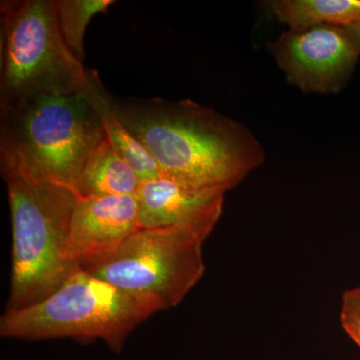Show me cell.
Wrapping results in <instances>:
<instances>
[{
    "label": "cell",
    "instance_id": "obj_11",
    "mask_svg": "<svg viewBox=\"0 0 360 360\" xmlns=\"http://www.w3.org/2000/svg\"><path fill=\"white\" fill-rule=\"evenodd\" d=\"M141 184L134 168L105 137L87 160L77 193L80 198L136 196Z\"/></svg>",
    "mask_w": 360,
    "mask_h": 360
},
{
    "label": "cell",
    "instance_id": "obj_3",
    "mask_svg": "<svg viewBox=\"0 0 360 360\" xmlns=\"http://www.w3.org/2000/svg\"><path fill=\"white\" fill-rule=\"evenodd\" d=\"M7 184L13 260L4 311L30 307L61 288L77 269L68 257L78 194L70 187L13 175Z\"/></svg>",
    "mask_w": 360,
    "mask_h": 360
},
{
    "label": "cell",
    "instance_id": "obj_16",
    "mask_svg": "<svg viewBox=\"0 0 360 360\" xmlns=\"http://www.w3.org/2000/svg\"><path fill=\"white\" fill-rule=\"evenodd\" d=\"M345 333H347V335L354 340L355 345L359 347L360 349V331L356 330V329H345Z\"/></svg>",
    "mask_w": 360,
    "mask_h": 360
},
{
    "label": "cell",
    "instance_id": "obj_7",
    "mask_svg": "<svg viewBox=\"0 0 360 360\" xmlns=\"http://www.w3.org/2000/svg\"><path fill=\"white\" fill-rule=\"evenodd\" d=\"M269 49L288 82L305 94L340 91L360 56L345 27L335 25L288 30Z\"/></svg>",
    "mask_w": 360,
    "mask_h": 360
},
{
    "label": "cell",
    "instance_id": "obj_4",
    "mask_svg": "<svg viewBox=\"0 0 360 360\" xmlns=\"http://www.w3.org/2000/svg\"><path fill=\"white\" fill-rule=\"evenodd\" d=\"M153 314L124 291L79 269L42 302L4 311L0 335L25 340L70 338L82 343L101 338L120 352L129 333Z\"/></svg>",
    "mask_w": 360,
    "mask_h": 360
},
{
    "label": "cell",
    "instance_id": "obj_9",
    "mask_svg": "<svg viewBox=\"0 0 360 360\" xmlns=\"http://www.w3.org/2000/svg\"><path fill=\"white\" fill-rule=\"evenodd\" d=\"M141 229L135 196H79L71 217L68 259L75 269H87Z\"/></svg>",
    "mask_w": 360,
    "mask_h": 360
},
{
    "label": "cell",
    "instance_id": "obj_13",
    "mask_svg": "<svg viewBox=\"0 0 360 360\" xmlns=\"http://www.w3.org/2000/svg\"><path fill=\"white\" fill-rule=\"evenodd\" d=\"M59 30L66 46L84 63V37L92 18L108 11L113 0H54Z\"/></svg>",
    "mask_w": 360,
    "mask_h": 360
},
{
    "label": "cell",
    "instance_id": "obj_10",
    "mask_svg": "<svg viewBox=\"0 0 360 360\" xmlns=\"http://www.w3.org/2000/svg\"><path fill=\"white\" fill-rule=\"evenodd\" d=\"M82 94L101 117L108 141L129 161L141 181L161 176L162 172L148 149L120 120L115 110V98L104 89L96 71L89 70Z\"/></svg>",
    "mask_w": 360,
    "mask_h": 360
},
{
    "label": "cell",
    "instance_id": "obj_2",
    "mask_svg": "<svg viewBox=\"0 0 360 360\" xmlns=\"http://www.w3.org/2000/svg\"><path fill=\"white\" fill-rule=\"evenodd\" d=\"M82 94H45L0 110V169L77 191L87 160L105 139Z\"/></svg>",
    "mask_w": 360,
    "mask_h": 360
},
{
    "label": "cell",
    "instance_id": "obj_14",
    "mask_svg": "<svg viewBox=\"0 0 360 360\" xmlns=\"http://www.w3.org/2000/svg\"><path fill=\"white\" fill-rule=\"evenodd\" d=\"M340 321L343 329L360 331V286L343 295Z\"/></svg>",
    "mask_w": 360,
    "mask_h": 360
},
{
    "label": "cell",
    "instance_id": "obj_6",
    "mask_svg": "<svg viewBox=\"0 0 360 360\" xmlns=\"http://www.w3.org/2000/svg\"><path fill=\"white\" fill-rule=\"evenodd\" d=\"M205 241L174 227L141 229L103 259L84 270L153 310L176 307L205 271Z\"/></svg>",
    "mask_w": 360,
    "mask_h": 360
},
{
    "label": "cell",
    "instance_id": "obj_5",
    "mask_svg": "<svg viewBox=\"0 0 360 360\" xmlns=\"http://www.w3.org/2000/svg\"><path fill=\"white\" fill-rule=\"evenodd\" d=\"M0 110L45 94L82 92L89 70L66 46L54 0L1 1Z\"/></svg>",
    "mask_w": 360,
    "mask_h": 360
},
{
    "label": "cell",
    "instance_id": "obj_15",
    "mask_svg": "<svg viewBox=\"0 0 360 360\" xmlns=\"http://www.w3.org/2000/svg\"><path fill=\"white\" fill-rule=\"evenodd\" d=\"M345 30L347 33L348 37L352 39L355 47L360 52V22L347 26V27H345Z\"/></svg>",
    "mask_w": 360,
    "mask_h": 360
},
{
    "label": "cell",
    "instance_id": "obj_8",
    "mask_svg": "<svg viewBox=\"0 0 360 360\" xmlns=\"http://www.w3.org/2000/svg\"><path fill=\"white\" fill-rule=\"evenodd\" d=\"M224 191L161 175L141 181L136 201L141 229L174 227L206 240L224 210Z\"/></svg>",
    "mask_w": 360,
    "mask_h": 360
},
{
    "label": "cell",
    "instance_id": "obj_12",
    "mask_svg": "<svg viewBox=\"0 0 360 360\" xmlns=\"http://www.w3.org/2000/svg\"><path fill=\"white\" fill-rule=\"evenodd\" d=\"M269 6L290 30L319 25L347 27L360 22V0H274Z\"/></svg>",
    "mask_w": 360,
    "mask_h": 360
},
{
    "label": "cell",
    "instance_id": "obj_1",
    "mask_svg": "<svg viewBox=\"0 0 360 360\" xmlns=\"http://www.w3.org/2000/svg\"><path fill=\"white\" fill-rule=\"evenodd\" d=\"M115 106L162 175L226 193L264 165V149L245 125L191 99L115 98Z\"/></svg>",
    "mask_w": 360,
    "mask_h": 360
}]
</instances>
